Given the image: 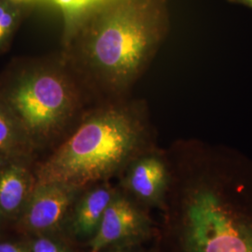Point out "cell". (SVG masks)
Wrapping results in <instances>:
<instances>
[{
    "label": "cell",
    "instance_id": "9",
    "mask_svg": "<svg viewBox=\"0 0 252 252\" xmlns=\"http://www.w3.org/2000/svg\"><path fill=\"white\" fill-rule=\"evenodd\" d=\"M34 147L17 120L0 103V165L29 158Z\"/></svg>",
    "mask_w": 252,
    "mask_h": 252
},
{
    "label": "cell",
    "instance_id": "2",
    "mask_svg": "<svg viewBox=\"0 0 252 252\" xmlns=\"http://www.w3.org/2000/svg\"><path fill=\"white\" fill-rule=\"evenodd\" d=\"M184 149L179 252H252V162L201 142Z\"/></svg>",
    "mask_w": 252,
    "mask_h": 252
},
{
    "label": "cell",
    "instance_id": "16",
    "mask_svg": "<svg viewBox=\"0 0 252 252\" xmlns=\"http://www.w3.org/2000/svg\"><path fill=\"white\" fill-rule=\"evenodd\" d=\"M15 1H18V2H21V3H26V4H28V5H33L34 3L37 2V0H15Z\"/></svg>",
    "mask_w": 252,
    "mask_h": 252
},
{
    "label": "cell",
    "instance_id": "1",
    "mask_svg": "<svg viewBox=\"0 0 252 252\" xmlns=\"http://www.w3.org/2000/svg\"><path fill=\"white\" fill-rule=\"evenodd\" d=\"M170 0H103L64 20L60 53L92 106L126 99L169 33Z\"/></svg>",
    "mask_w": 252,
    "mask_h": 252
},
{
    "label": "cell",
    "instance_id": "3",
    "mask_svg": "<svg viewBox=\"0 0 252 252\" xmlns=\"http://www.w3.org/2000/svg\"><path fill=\"white\" fill-rule=\"evenodd\" d=\"M150 136L143 101L128 97L92 106L37 166L36 183L54 182L80 189L108 180L151 149Z\"/></svg>",
    "mask_w": 252,
    "mask_h": 252
},
{
    "label": "cell",
    "instance_id": "8",
    "mask_svg": "<svg viewBox=\"0 0 252 252\" xmlns=\"http://www.w3.org/2000/svg\"><path fill=\"white\" fill-rule=\"evenodd\" d=\"M29 158H23L0 165V211L13 214L30 196L36 184L28 165Z\"/></svg>",
    "mask_w": 252,
    "mask_h": 252
},
{
    "label": "cell",
    "instance_id": "10",
    "mask_svg": "<svg viewBox=\"0 0 252 252\" xmlns=\"http://www.w3.org/2000/svg\"><path fill=\"white\" fill-rule=\"evenodd\" d=\"M111 200L112 192L108 187L99 186L91 189L76 209L73 221L75 233L82 236L95 234Z\"/></svg>",
    "mask_w": 252,
    "mask_h": 252
},
{
    "label": "cell",
    "instance_id": "12",
    "mask_svg": "<svg viewBox=\"0 0 252 252\" xmlns=\"http://www.w3.org/2000/svg\"><path fill=\"white\" fill-rule=\"evenodd\" d=\"M38 1H48L57 6L62 10L63 19L70 18L73 15L79 13L81 10L87 9L94 4H96L103 0H38Z\"/></svg>",
    "mask_w": 252,
    "mask_h": 252
},
{
    "label": "cell",
    "instance_id": "4",
    "mask_svg": "<svg viewBox=\"0 0 252 252\" xmlns=\"http://www.w3.org/2000/svg\"><path fill=\"white\" fill-rule=\"evenodd\" d=\"M0 103L34 149L68 135L92 107L60 54L12 60L0 72Z\"/></svg>",
    "mask_w": 252,
    "mask_h": 252
},
{
    "label": "cell",
    "instance_id": "13",
    "mask_svg": "<svg viewBox=\"0 0 252 252\" xmlns=\"http://www.w3.org/2000/svg\"><path fill=\"white\" fill-rule=\"evenodd\" d=\"M33 252H67L61 248L59 245L53 242L52 240L40 238L34 242L32 246Z\"/></svg>",
    "mask_w": 252,
    "mask_h": 252
},
{
    "label": "cell",
    "instance_id": "14",
    "mask_svg": "<svg viewBox=\"0 0 252 252\" xmlns=\"http://www.w3.org/2000/svg\"><path fill=\"white\" fill-rule=\"evenodd\" d=\"M0 252H27L13 244L1 243L0 244Z\"/></svg>",
    "mask_w": 252,
    "mask_h": 252
},
{
    "label": "cell",
    "instance_id": "5",
    "mask_svg": "<svg viewBox=\"0 0 252 252\" xmlns=\"http://www.w3.org/2000/svg\"><path fill=\"white\" fill-rule=\"evenodd\" d=\"M151 233L148 217L132 202L118 197L109 203L99 227L91 241L92 252H97L111 244L136 242Z\"/></svg>",
    "mask_w": 252,
    "mask_h": 252
},
{
    "label": "cell",
    "instance_id": "7",
    "mask_svg": "<svg viewBox=\"0 0 252 252\" xmlns=\"http://www.w3.org/2000/svg\"><path fill=\"white\" fill-rule=\"evenodd\" d=\"M77 190L60 183H36L25 216L27 227L36 232L55 228L63 220Z\"/></svg>",
    "mask_w": 252,
    "mask_h": 252
},
{
    "label": "cell",
    "instance_id": "6",
    "mask_svg": "<svg viewBox=\"0 0 252 252\" xmlns=\"http://www.w3.org/2000/svg\"><path fill=\"white\" fill-rule=\"evenodd\" d=\"M124 170L126 187L136 198L150 205L163 202L170 189L172 170L161 153L150 149L136 156Z\"/></svg>",
    "mask_w": 252,
    "mask_h": 252
},
{
    "label": "cell",
    "instance_id": "15",
    "mask_svg": "<svg viewBox=\"0 0 252 252\" xmlns=\"http://www.w3.org/2000/svg\"><path fill=\"white\" fill-rule=\"evenodd\" d=\"M226 1H228L231 4L243 6L246 8L252 9V0H226Z\"/></svg>",
    "mask_w": 252,
    "mask_h": 252
},
{
    "label": "cell",
    "instance_id": "11",
    "mask_svg": "<svg viewBox=\"0 0 252 252\" xmlns=\"http://www.w3.org/2000/svg\"><path fill=\"white\" fill-rule=\"evenodd\" d=\"M31 6L15 0H0V54L9 51Z\"/></svg>",
    "mask_w": 252,
    "mask_h": 252
}]
</instances>
